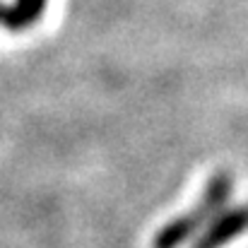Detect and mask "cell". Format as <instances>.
I'll return each mask as SVG.
<instances>
[{
	"mask_svg": "<svg viewBox=\"0 0 248 248\" xmlns=\"http://www.w3.org/2000/svg\"><path fill=\"white\" fill-rule=\"evenodd\" d=\"M244 232H248V205H236L217 215L193 248H222L239 239Z\"/></svg>",
	"mask_w": 248,
	"mask_h": 248,
	"instance_id": "6da1fadb",
	"label": "cell"
},
{
	"mask_svg": "<svg viewBox=\"0 0 248 248\" xmlns=\"http://www.w3.org/2000/svg\"><path fill=\"white\" fill-rule=\"evenodd\" d=\"M232 193H234V176H229V173H217V176L207 183V188H205V193H202V200H200L195 215H198L202 222L210 219L215 212H219V210L227 205V200L232 198Z\"/></svg>",
	"mask_w": 248,
	"mask_h": 248,
	"instance_id": "7a4b0ae2",
	"label": "cell"
}]
</instances>
